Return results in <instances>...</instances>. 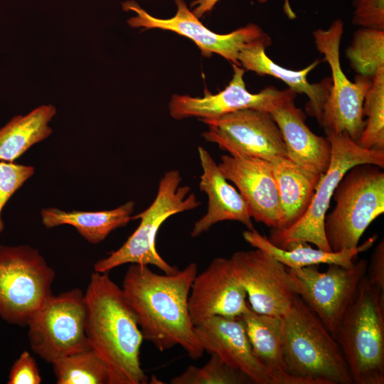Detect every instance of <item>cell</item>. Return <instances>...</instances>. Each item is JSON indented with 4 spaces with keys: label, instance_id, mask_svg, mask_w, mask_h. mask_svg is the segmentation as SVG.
<instances>
[{
    "label": "cell",
    "instance_id": "1",
    "mask_svg": "<svg viewBox=\"0 0 384 384\" xmlns=\"http://www.w3.org/2000/svg\"><path fill=\"white\" fill-rule=\"evenodd\" d=\"M197 274L196 262L172 274H159L139 264H131L127 270L122 292L144 340L159 351L179 345L193 360L204 353L188 311V297Z\"/></svg>",
    "mask_w": 384,
    "mask_h": 384
},
{
    "label": "cell",
    "instance_id": "2",
    "mask_svg": "<svg viewBox=\"0 0 384 384\" xmlns=\"http://www.w3.org/2000/svg\"><path fill=\"white\" fill-rule=\"evenodd\" d=\"M85 297L86 336L107 365L110 384L147 383L140 361L144 338L122 289L108 272H94Z\"/></svg>",
    "mask_w": 384,
    "mask_h": 384
},
{
    "label": "cell",
    "instance_id": "3",
    "mask_svg": "<svg viewBox=\"0 0 384 384\" xmlns=\"http://www.w3.org/2000/svg\"><path fill=\"white\" fill-rule=\"evenodd\" d=\"M282 320L287 374L307 384H353L336 338L299 296Z\"/></svg>",
    "mask_w": 384,
    "mask_h": 384
},
{
    "label": "cell",
    "instance_id": "4",
    "mask_svg": "<svg viewBox=\"0 0 384 384\" xmlns=\"http://www.w3.org/2000/svg\"><path fill=\"white\" fill-rule=\"evenodd\" d=\"M334 338L353 384L384 383V294L366 275Z\"/></svg>",
    "mask_w": 384,
    "mask_h": 384
},
{
    "label": "cell",
    "instance_id": "5",
    "mask_svg": "<svg viewBox=\"0 0 384 384\" xmlns=\"http://www.w3.org/2000/svg\"><path fill=\"white\" fill-rule=\"evenodd\" d=\"M383 168L370 164L351 168L337 185L335 206L324 230L332 252L353 249L370 224L384 213Z\"/></svg>",
    "mask_w": 384,
    "mask_h": 384
},
{
    "label": "cell",
    "instance_id": "6",
    "mask_svg": "<svg viewBox=\"0 0 384 384\" xmlns=\"http://www.w3.org/2000/svg\"><path fill=\"white\" fill-rule=\"evenodd\" d=\"M181 181L178 170L165 172L151 204L144 211L132 216V220H141L137 228L119 249L95 263V272H109L127 263L154 265L166 274L179 270L159 255L155 247V239L159 228L168 218L193 210L201 205L189 186H181Z\"/></svg>",
    "mask_w": 384,
    "mask_h": 384
},
{
    "label": "cell",
    "instance_id": "7",
    "mask_svg": "<svg viewBox=\"0 0 384 384\" xmlns=\"http://www.w3.org/2000/svg\"><path fill=\"white\" fill-rule=\"evenodd\" d=\"M331 145V159L321 175L304 215L290 228L273 230L270 241L284 248L294 242L312 243L325 251H331L327 242L324 220L334 192L345 174L358 164H370L384 167V151L362 148L346 133H328Z\"/></svg>",
    "mask_w": 384,
    "mask_h": 384
},
{
    "label": "cell",
    "instance_id": "8",
    "mask_svg": "<svg viewBox=\"0 0 384 384\" xmlns=\"http://www.w3.org/2000/svg\"><path fill=\"white\" fill-rule=\"evenodd\" d=\"M55 273L38 250L0 245V317L25 326L53 295Z\"/></svg>",
    "mask_w": 384,
    "mask_h": 384
},
{
    "label": "cell",
    "instance_id": "9",
    "mask_svg": "<svg viewBox=\"0 0 384 384\" xmlns=\"http://www.w3.org/2000/svg\"><path fill=\"white\" fill-rule=\"evenodd\" d=\"M343 33L342 20H335L326 30L313 31L316 49L331 68V87L324 105L320 125L326 134L346 133L356 142L364 127L363 104L373 78L357 75L351 81L342 70L340 46Z\"/></svg>",
    "mask_w": 384,
    "mask_h": 384
},
{
    "label": "cell",
    "instance_id": "10",
    "mask_svg": "<svg viewBox=\"0 0 384 384\" xmlns=\"http://www.w3.org/2000/svg\"><path fill=\"white\" fill-rule=\"evenodd\" d=\"M85 297L80 289L50 296L28 323L32 351L51 363L91 347L85 334Z\"/></svg>",
    "mask_w": 384,
    "mask_h": 384
},
{
    "label": "cell",
    "instance_id": "11",
    "mask_svg": "<svg viewBox=\"0 0 384 384\" xmlns=\"http://www.w3.org/2000/svg\"><path fill=\"white\" fill-rule=\"evenodd\" d=\"M368 262L361 259L351 267L330 264L325 272L318 265L288 268L297 294L334 336L366 275Z\"/></svg>",
    "mask_w": 384,
    "mask_h": 384
},
{
    "label": "cell",
    "instance_id": "12",
    "mask_svg": "<svg viewBox=\"0 0 384 384\" xmlns=\"http://www.w3.org/2000/svg\"><path fill=\"white\" fill-rule=\"evenodd\" d=\"M201 121L208 126L202 137L231 156L270 162L287 158L282 133L268 112L244 109Z\"/></svg>",
    "mask_w": 384,
    "mask_h": 384
},
{
    "label": "cell",
    "instance_id": "13",
    "mask_svg": "<svg viewBox=\"0 0 384 384\" xmlns=\"http://www.w3.org/2000/svg\"><path fill=\"white\" fill-rule=\"evenodd\" d=\"M175 2L176 13L168 19L152 16L134 1L123 3L122 8L137 14L136 16L127 20L131 27L159 28L177 33L192 40L203 55L209 57L214 53L239 66L238 57L242 48L255 42L271 41L270 37L255 23H249L228 34L215 33L199 21L183 0H175Z\"/></svg>",
    "mask_w": 384,
    "mask_h": 384
},
{
    "label": "cell",
    "instance_id": "14",
    "mask_svg": "<svg viewBox=\"0 0 384 384\" xmlns=\"http://www.w3.org/2000/svg\"><path fill=\"white\" fill-rule=\"evenodd\" d=\"M230 260L251 309L282 316L298 296L288 268L257 248L235 252Z\"/></svg>",
    "mask_w": 384,
    "mask_h": 384
},
{
    "label": "cell",
    "instance_id": "15",
    "mask_svg": "<svg viewBox=\"0 0 384 384\" xmlns=\"http://www.w3.org/2000/svg\"><path fill=\"white\" fill-rule=\"evenodd\" d=\"M232 65L233 78L228 85L218 93L205 92L203 97L174 95L169 103L171 117L175 119H216L244 109L270 112L287 99L297 96L289 88L279 90L273 86L267 87L258 93H251L247 91L243 79L245 70L235 64Z\"/></svg>",
    "mask_w": 384,
    "mask_h": 384
},
{
    "label": "cell",
    "instance_id": "16",
    "mask_svg": "<svg viewBox=\"0 0 384 384\" xmlns=\"http://www.w3.org/2000/svg\"><path fill=\"white\" fill-rule=\"evenodd\" d=\"M196 338L204 352L247 375L255 384H292L265 367L255 355L245 326L238 318L210 317L195 326Z\"/></svg>",
    "mask_w": 384,
    "mask_h": 384
},
{
    "label": "cell",
    "instance_id": "17",
    "mask_svg": "<svg viewBox=\"0 0 384 384\" xmlns=\"http://www.w3.org/2000/svg\"><path fill=\"white\" fill-rule=\"evenodd\" d=\"M190 292L188 311L194 326L215 316L238 318L250 307L230 258L213 260L203 272L197 274Z\"/></svg>",
    "mask_w": 384,
    "mask_h": 384
},
{
    "label": "cell",
    "instance_id": "18",
    "mask_svg": "<svg viewBox=\"0 0 384 384\" xmlns=\"http://www.w3.org/2000/svg\"><path fill=\"white\" fill-rule=\"evenodd\" d=\"M218 166L245 201L252 218L275 229L279 220V196L270 161L223 155Z\"/></svg>",
    "mask_w": 384,
    "mask_h": 384
},
{
    "label": "cell",
    "instance_id": "19",
    "mask_svg": "<svg viewBox=\"0 0 384 384\" xmlns=\"http://www.w3.org/2000/svg\"><path fill=\"white\" fill-rule=\"evenodd\" d=\"M198 151L202 168L199 188L208 196V208L206 213L194 223L191 236L198 237L225 220L238 221L248 230H255L247 206L239 191L228 182L206 149L200 146Z\"/></svg>",
    "mask_w": 384,
    "mask_h": 384
},
{
    "label": "cell",
    "instance_id": "20",
    "mask_svg": "<svg viewBox=\"0 0 384 384\" xmlns=\"http://www.w3.org/2000/svg\"><path fill=\"white\" fill-rule=\"evenodd\" d=\"M295 97L287 99L270 113L282 133L287 158L307 171L322 175L331 159L330 143L306 124L303 111L294 104Z\"/></svg>",
    "mask_w": 384,
    "mask_h": 384
},
{
    "label": "cell",
    "instance_id": "21",
    "mask_svg": "<svg viewBox=\"0 0 384 384\" xmlns=\"http://www.w3.org/2000/svg\"><path fill=\"white\" fill-rule=\"evenodd\" d=\"M271 43L272 41H258L242 48L238 57L240 66L260 75H267L279 79L297 94L306 95L309 98L306 106V112L316 118L320 124L323 107L331 85V78H326L319 82L310 83L307 76L320 61L316 60L299 70L287 69L277 64L267 55L265 49Z\"/></svg>",
    "mask_w": 384,
    "mask_h": 384
},
{
    "label": "cell",
    "instance_id": "22",
    "mask_svg": "<svg viewBox=\"0 0 384 384\" xmlns=\"http://www.w3.org/2000/svg\"><path fill=\"white\" fill-rule=\"evenodd\" d=\"M279 203L276 231L296 223L307 210L321 175L307 171L287 158L270 162Z\"/></svg>",
    "mask_w": 384,
    "mask_h": 384
},
{
    "label": "cell",
    "instance_id": "23",
    "mask_svg": "<svg viewBox=\"0 0 384 384\" xmlns=\"http://www.w3.org/2000/svg\"><path fill=\"white\" fill-rule=\"evenodd\" d=\"M242 236L252 247L267 253L289 269L320 264H336L351 267L356 262L358 255L368 250L377 239V235H374L356 248L332 252L318 247L314 249L305 242H294L284 248H281L272 243L267 237L255 229L244 231Z\"/></svg>",
    "mask_w": 384,
    "mask_h": 384
},
{
    "label": "cell",
    "instance_id": "24",
    "mask_svg": "<svg viewBox=\"0 0 384 384\" xmlns=\"http://www.w3.org/2000/svg\"><path fill=\"white\" fill-rule=\"evenodd\" d=\"M134 206V201H128L112 210L94 212L47 208L41 210V216L47 228L70 225L87 242L98 244L111 232L124 227L132 220Z\"/></svg>",
    "mask_w": 384,
    "mask_h": 384
},
{
    "label": "cell",
    "instance_id": "25",
    "mask_svg": "<svg viewBox=\"0 0 384 384\" xmlns=\"http://www.w3.org/2000/svg\"><path fill=\"white\" fill-rule=\"evenodd\" d=\"M257 359L273 373L289 380L292 384H307L285 371L283 358L282 316L260 314L250 306L239 317Z\"/></svg>",
    "mask_w": 384,
    "mask_h": 384
},
{
    "label": "cell",
    "instance_id": "26",
    "mask_svg": "<svg viewBox=\"0 0 384 384\" xmlns=\"http://www.w3.org/2000/svg\"><path fill=\"white\" fill-rule=\"evenodd\" d=\"M56 114L52 105H41L28 114L13 117L0 129V160L13 162L31 146L48 137V123Z\"/></svg>",
    "mask_w": 384,
    "mask_h": 384
},
{
    "label": "cell",
    "instance_id": "27",
    "mask_svg": "<svg viewBox=\"0 0 384 384\" xmlns=\"http://www.w3.org/2000/svg\"><path fill=\"white\" fill-rule=\"evenodd\" d=\"M57 384H110V373L103 358L92 347L51 363Z\"/></svg>",
    "mask_w": 384,
    "mask_h": 384
},
{
    "label": "cell",
    "instance_id": "28",
    "mask_svg": "<svg viewBox=\"0 0 384 384\" xmlns=\"http://www.w3.org/2000/svg\"><path fill=\"white\" fill-rule=\"evenodd\" d=\"M365 127L356 144L366 149L384 151V67L373 77L363 104Z\"/></svg>",
    "mask_w": 384,
    "mask_h": 384
},
{
    "label": "cell",
    "instance_id": "29",
    "mask_svg": "<svg viewBox=\"0 0 384 384\" xmlns=\"http://www.w3.org/2000/svg\"><path fill=\"white\" fill-rule=\"evenodd\" d=\"M346 55L357 75L373 78L384 67V31L368 28L356 30Z\"/></svg>",
    "mask_w": 384,
    "mask_h": 384
},
{
    "label": "cell",
    "instance_id": "30",
    "mask_svg": "<svg viewBox=\"0 0 384 384\" xmlns=\"http://www.w3.org/2000/svg\"><path fill=\"white\" fill-rule=\"evenodd\" d=\"M210 360L203 366H188L181 374L171 380V384H248L250 378L233 368L218 356L210 354Z\"/></svg>",
    "mask_w": 384,
    "mask_h": 384
},
{
    "label": "cell",
    "instance_id": "31",
    "mask_svg": "<svg viewBox=\"0 0 384 384\" xmlns=\"http://www.w3.org/2000/svg\"><path fill=\"white\" fill-rule=\"evenodd\" d=\"M34 172L35 169L32 166L0 161V233L4 229V224L1 218L4 206Z\"/></svg>",
    "mask_w": 384,
    "mask_h": 384
},
{
    "label": "cell",
    "instance_id": "32",
    "mask_svg": "<svg viewBox=\"0 0 384 384\" xmlns=\"http://www.w3.org/2000/svg\"><path fill=\"white\" fill-rule=\"evenodd\" d=\"M354 25L384 31V0H354Z\"/></svg>",
    "mask_w": 384,
    "mask_h": 384
},
{
    "label": "cell",
    "instance_id": "33",
    "mask_svg": "<svg viewBox=\"0 0 384 384\" xmlns=\"http://www.w3.org/2000/svg\"><path fill=\"white\" fill-rule=\"evenodd\" d=\"M39 368L28 351H24L13 363L8 376V384H40Z\"/></svg>",
    "mask_w": 384,
    "mask_h": 384
},
{
    "label": "cell",
    "instance_id": "34",
    "mask_svg": "<svg viewBox=\"0 0 384 384\" xmlns=\"http://www.w3.org/2000/svg\"><path fill=\"white\" fill-rule=\"evenodd\" d=\"M368 282L384 294V240H380L374 249L366 272Z\"/></svg>",
    "mask_w": 384,
    "mask_h": 384
},
{
    "label": "cell",
    "instance_id": "35",
    "mask_svg": "<svg viewBox=\"0 0 384 384\" xmlns=\"http://www.w3.org/2000/svg\"><path fill=\"white\" fill-rule=\"evenodd\" d=\"M218 1L219 0H196L191 4V6H196L193 13L198 18H200L206 12L212 10ZM284 11L289 18L293 19L296 18V15L290 6L289 0H284Z\"/></svg>",
    "mask_w": 384,
    "mask_h": 384
}]
</instances>
